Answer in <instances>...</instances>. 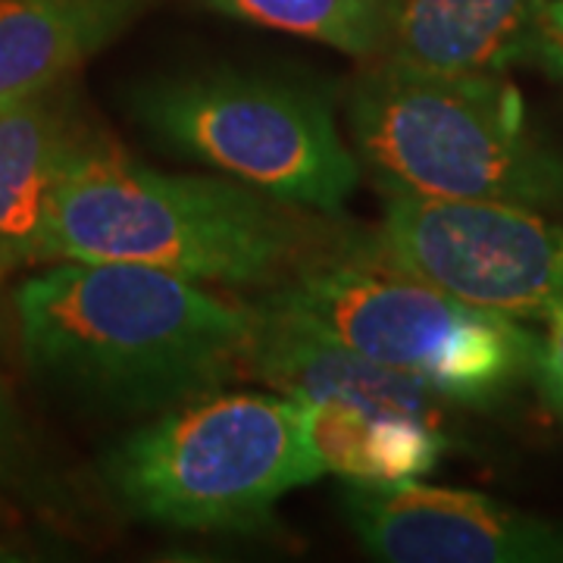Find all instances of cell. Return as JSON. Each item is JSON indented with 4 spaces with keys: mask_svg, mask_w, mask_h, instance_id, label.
<instances>
[{
    "mask_svg": "<svg viewBox=\"0 0 563 563\" xmlns=\"http://www.w3.org/2000/svg\"><path fill=\"white\" fill-rule=\"evenodd\" d=\"M29 369L73 401L157 417L247 379L254 303L139 263L60 261L16 288Z\"/></svg>",
    "mask_w": 563,
    "mask_h": 563,
    "instance_id": "1",
    "label": "cell"
},
{
    "mask_svg": "<svg viewBox=\"0 0 563 563\" xmlns=\"http://www.w3.org/2000/svg\"><path fill=\"white\" fill-rule=\"evenodd\" d=\"M329 247L310 210L235 179L141 166L85 132L51 198L38 261L139 263L229 288H276Z\"/></svg>",
    "mask_w": 563,
    "mask_h": 563,
    "instance_id": "2",
    "label": "cell"
},
{
    "mask_svg": "<svg viewBox=\"0 0 563 563\" xmlns=\"http://www.w3.org/2000/svg\"><path fill=\"white\" fill-rule=\"evenodd\" d=\"M354 154L385 195L563 210V154L504 76L366 66L347 101Z\"/></svg>",
    "mask_w": 563,
    "mask_h": 563,
    "instance_id": "3",
    "label": "cell"
},
{
    "mask_svg": "<svg viewBox=\"0 0 563 563\" xmlns=\"http://www.w3.org/2000/svg\"><path fill=\"white\" fill-rule=\"evenodd\" d=\"M263 298L442 401L488 407L536 376L542 339L407 273L369 242L335 244Z\"/></svg>",
    "mask_w": 563,
    "mask_h": 563,
    "instance_id": "4",
    "label": "cell"
},
{
    "mask_svg": "<svg viewBox=\"0 0 563 563\" xmlns=\"http://www.w3.org/2000/svg\"><path fill=\"white\" fill-rule=\"evenodd\" d=\"M320 476L301 401L225 388L141 422L101 461L125 517L181 532L257 529L279 498Z\"/></svg>",
    "mask_w": 563,
    "mask_h": 563,
    "instance_id": "5",
    "label": "cell"
},
{
    "mask_svg": "<svg viewBox=\"0 0 563 563\" xmlns=\"http://www.w3.org/2000/svg\"><path fill=\"white\" fill-rule=\"evenodd\" d=\"M129 107L179 157L310 213L342 210L361 181L332 103L301 81L239 69L181 73L139 85Z\"/></svg>",
    "mask_w": 563,
    "mask_h": 563,
    "instance_id": "6",
    "label": "cell"
},
{
    "mask_svg": "<svg viewBox=\"0 0 563 563\" xmlns=\"http://www.w3.org/2000/svg\"><path fill=\"white\" fill-rule=\"evenodd\" d=\"M369 244L451 298L510 320L563 310V225L501 201H435L385 195Z\"/></svg>",
    "mask_w": 563,
    "mask_h": 563,
    "instance_id": "7",
    "label": "cell"
},
{
    "mask_svg": "<svg viewBox=\"0 0 563 563\" xmlns=\"http://www.w3.org/2000/svg\"><path fill=\"white\" fill-rule=\"evenodd\" d=\"M351 532L388 563H563V523L504 507L476 492L351 483L342 495Z\"/></svg>",
    "mask_w": 563,
    "mask_h": 563,
    "instance_id": "8",
    "label": "cell"
},
{
    "mask_svg": "<svg viewBox=\"0 0 563 563\" xmlns=\"http://www.w3.org/2000/svg\"><path fill=\"white\" fill-rule=\"evenodd\" d=\"M247 379H261L291 401L357 404L379 413L413 417L439 429L444 426V401L426 385L354 354L269 298L254 303Z\"/></svg>",
    "mask_w": 563,
    "mask_h": 563,
    "instance_id": "9",
    "label": "cell"
},
{
    "mask_svg": "<svg viewBox=\"0 0 563 563\" xmlns=\"http://www.w3.org/2000/svg\"><path fill=\"white\" fill-rule=\"evenodd\" d=\"M548 0H385L383 51L429 73L504 76L539 60Z\"/></svg>",
    "mask_w": 563,
    "mask_h": 563,
    "instance_id": "10",
    "label": "cell"
},
{
    "mask_svg": "<svg viewBox=\"0 0 563 563\" xmlns=\"http://www.w3.org/2000/svg\"><path fill=\"white\" fill-rule=\"evenodd\" d=\"M85 132L66 81L0 101V279L38 261L51 198Z\"/></svg>",
    "mask_w": 563,
    "mask_h": 563,
    "instance_id": "11",
    "label": "cell"
},
{
    "mask_svg": "<svg viewBox=\"0 0 563 563\" xmlns=\"http://www.w3.org/2000/svg\"><path fill=\"white\" fill-rule=\"evenodd\" d=\"M151 0H0V101L66 81Z\"/></svg>",
    "mask_w": 563,
    "mask_h": 563,
    "instance_id": "12",
    "label": "cell"
},
{
    "mask_svg": "<svg viewBox=\"0 0 563 563\" xmlns=\"http://www.w3.org/2000/svg\"><path fill=\"white\" fill-rule=\"evenodd\" d=\"M303 432L322 473L347 483L398 485L435 470L448 448L444 429L429 422L379 413L357 404H301Z\"/></svg>",
    "mask_w": 563,
    "mask_h": 563,
    "instance_id": "13",
    "label": "cell"
},
{
    "mask_svg": "<svg viewBox=\"0 0 563 563\" xmlns=\"http://www.w3.org/2000/svg\"><path fill=\"white\" fill-rule=\"evenodd\" d=\"M229 20L320 41L347 57L376 60L383 51L385 0H201Z\"/></svg>",
    "mask_w": 563,
    "mask_h": 563,
    "instance_id": "14",
    "label": "cell"
},
{
    "mask_svg": "<svg viewBox=\"0 0 563 563\" xmlns=\"http://www.w3.org/2000/svg\"><path fill=\"white\" fill-rule=\"evenodd\" d=\"M29 466V435L10 388L0 383V485H16Z\"/></svg>",
    "mask_w": 563,
    "mask_h": 563,
    "instance_id": "15",
    "label": "cell"
},
{
    "mask_svg": "<svg viewBox=\"0 0 563 563\" xmlns=\"http://www.w3.org/2000/svg\"><path fill=\"white\" fill-rule=\"evenodd\" d=\"M539 60H542L558 79H563V0H548V3H544Z\"/></svg>",
    "mask_w": 563,
    "mask_h": 563,
    "instance_id": "16",
    "label": "cell"
},
{
    "mask_svg": "<svg viewBox=\"0 0 563 563\" xmlns=\"http://www.w3.org/2000/svg\"><path fill=\"white\" fill-rule=\"evenodd\" d=\"M536 379L542 385L544 398L551 401V407L561 413L563 420V363L548 361V357H539V366H536Z\"/></svg>",
    "mask_w": 563,
    "mask_h": 563,
    "instance_id": "17",
    "label": "cell"
},
{
    "mask_svg": "<svg viewBox=\"0 0 563 563\" xmlns=\"http://www.w3.org/2000/svg\"><path fill=\"white\" fill-rule=\"evenodd\" d=\"M542 357L563 363V310L548 320V335L542 339Z\"/></svg>",
    "mask_w": 563,
    "mask_h": 563,
    "instance_id": "18",
    "label": "cell"
}]
</instances>
